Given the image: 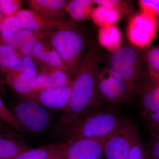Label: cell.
<instances>
[{
	"instance_id": "e0dca14e",
	"label": "cell",
	"mask_w": 159,
	"mask_h": 159,
	"mask_svg": "<svg viewBox=\"0 0 159 159\" xmlns=\"http://www.w3.org/2000/svg\"><path fill=\"white\" fill-rule=\"evenodd\" d=\"M41 88L58 87L70 84L72 79L68 73L63 70L39 71L36 76Z\"/></svg>"
},
{
	"instance_id": "d4e9b609",
	"label": "cell",
	"mask_w": 159,
	"mask_h": 159,
	"mask_svg": "<svg viewBox=\"0 0 159 159\" xmlns=\"http://www.w3.org/2000/svg\"><path fill=\"white\" fill-rule=\"evenodd\" d=\"M20 53L6 44L0 36V72L6 74L10 70L11 63L19 57Z\"/></svg>"
},
{
	"instance_id": "5b68a950",
	"label": "cell",
	"mask_w": 159,
	"mask_h": 159,
	"mask_svg": "<svg viewBox=\"0 0 159 159\" xmlns=\"http://www.w3.org/2000/svg\"><path fill=\"white\" fill-rule=\"evenodd\" d=\"M11 112L26 133L36 136L44 133L51 123V115L47 108L22 98Z\"/></svg>"
},
{
	"instance_id": "4316f807",
	"label": "cell",
	"mask_w": 159,
	"mask_h": 159,
	"mask_svg": "<svg viewBox=\"0 0 159 159\" xmlns=\"http://www.w3.org/2000/svg\"><path fill=\"white\" fill-rule=\"evenodd\" d=\"M146 61L149 74L155 80H159V48L154 47L148 51Z\"/></svg>"
},
{
	"instance_id": "9a60e30c",
	"label": "cell",
	"mask_w": 159,
	"mask_h": 159,
	"mask_svg": "<svg viewBox=\"0 0 159 159\" xmlns=\"http://www.w3.org/2000/svg\"><path fill=\"white\" fill-rule=\"evenodd\" d=\"M6 75V83L20 97L42 89L36 81V76L28 78L19 73L11 71H9Z\"/></svg>"
},
{
	"instance_id": "277c9868",
	"label": "cell",
	"mask_w": 159,
	"mask_h": 159,
	"mask_svg": "<svg viewBox=\"0 0 159 159\" xmlns=\"http://www.w3.org/2000/svg\"><path fill=\"white\" fill-rule=\"evenodd\" d=\"M141 56L130 46H121L112 52L109 72L128 84L134 94L141 93L142 73L140 72Z\"/></svg>"
},
{
	"instance_id": "44dd1931",
	"label": "cell",
	"mask_w": 159,
	"mask_h": 159,
	"mask_svg": "<svg viewBox=\"0 0 159 159\" xmlns=\"http://www.w3.org/2000/svg\"><path fill=\"white\" fill-rule=\"evenodd\" d=\"M93 5L91 0L68 1L66 6V12L74 21L86 20L91 17Z\"/></svg>"
},
{
	"instance_id": "484cf974",
	"label": "cell",
	"mask_w": 159,
	"mask_h": 159,
	"mask_svg": "<svg viewBox=\"0 0 159 159\" xmlns=\"http://www.w3.org/2000/svg\"><path fill=\"white\" fill-rule=\"evenodd\" d=\"M0 119L7 123L16 131L21 134H26L11 111L7 108L0 97Z\"/></svg>"
},
{
	"instance_id": "f546056e",
	"label": "cell",
	"mask_w": 159,
	"mask_h": 159,
	"mask_svg": "<svg viewBox=\"0 0 159 159\" xmlns=\"http://www.w3.org/2000/svg\"><path fill=\"white\" fill-rule=\"evenodd\" d=\"M128 159H147L146 148L144 146L140 135L135 141L131 149Z\"/></svg>"
},
{
	"instance_id": "30bf717a",
	"label": "cell",
	"mask_w": 159,
	"mask_h": 159,
	"mask_svg": "<svg viewBox=\"0 0 159 159\" xmlns=\"http://www.w3.org/2000/svg\"><path fill=\"white\" fill-rule=\"evenodd\" d=\"M158 20L150 15L141 12L131 20L127 29L129 39L136 47L148 45L158 30Z\"/></svg>"
},
{
	"instance_id": "7402d4cb",
	"label": "cell",
	"mask_w": 159,
	"mask_h": 159,
	"mask_svg": "<svg viewBox=\"0 0 159 159\" xmlns=\"http://www.w3.org/2000/svg\"><path fill=\"white\" fill-rule=\"evenodd\" d=\"M91 18L97 25L101 27L116 25L121 18L120 11L116 9L97 6L93 9Z\"/></svg>"
},
{
	"instance_id": "603a6c76",
	"label": "cell",
	"mask_w": 159,
	"mask_h": 159,
	"mask_svg": "<svg viewBox=\"0 0 159 159\" xmlns=\"http://www.w3.org/2000/svg\"><path fill=\"white\" fill-rule=\"evenodd\" d=\"M59 144L31 148L11 159H58Z\"/></svg>"
},
{
	"instance_id": "2e32d148",
	"label": "cell",
	"mask_w": 159,
	"mask_h": 159,
	"mask_svg": "<svg viewBox=\"0 0 159 159\" xmlns=\"http://www.w3.org/2000/svg\"><path fill=\"white\" fill-rule=\"evenodd\" d=\"M20 30L15 16L5 17L0 22V36L2 40L19 52Z\"/></svg>"
},
{
	"instance_id": "5bb4252c",
	"label": "cell",
	"mask_w": 159,
	"mask_h": 159,
	"mask_svg": "<svg viewBox=\"0 0 159 159\" xmlns=\"http://www.w3.org/2000/svg\"><path fill=\"white\" fill-rule=\"evenodd\" d=\"M12 131L0 132V159H11L31 149Z\"/></svg>"
},
{
	"instance_id": "8992f818",
	"label": "cell",
	"mask_w": 159,
	"mask_h": 159,
	"mask_svg": "<svg viewBox=\"0 0 159 159\" xmlns=\"http://www.w3.org/2000/svg\"><path fill=\"white\" fill-rule=\"evenodd\" d=\"M139 135L137 126L125 119L107 140L103 159H128L132 147Z\"/></svg>"
},
{
	"instance_id": "ac0fdd59",
	"label": "cell",
	"mask_w": 159,
	"mask_h": 159,
	"mask_svg": "<svg viewBox=\"0 0 159 159\" xmlns=\"http://www.w3.org/2000/svg\"><path fill=\"white\" fill-rule=\"evenodd\" d=\"M141 93V105L145 116L159 110V80L152 79V82L145 85Z\"/></svg>"
},
{
	"instance_id": "8fae6325",
	"label": "cell",
	"mask_w": 159,
	"mask_h": 159,
	"mask_svg": "<svg viewBox=\"0 0 159 159\" xmlns=\"http://www.w3.org/2000/svg\"><path fill=\"white\" fill-rule=\"evenodd\" d=\"M20 30L53 32L74 23L70 20H49L43 18L30 9H21L15 16Z\"/></svg>"
},
{
	"instance_id": "1f68e13d",
	"label": "cell",
	"mask_w": 159,
	"mask_h": 159,
	"mask_svg": "<svg viewBox=\"0 0 159 159\" xmlns=\"http://www.w3.org/2000/svg\"><path fill=\"white\" fill-rule=\"evenodd\" d=\"M147 159H159V135L155 134L150 146L146 148Z\"/></svg>"
},
{
	"instance_id": "d6a6232c",
	"label": "cell",
	"mask_w": 159,
	"mask_h": 159,
	"mask_svg": "<svg viewBox=\"0 0 159 159\" xmlns=\"http://www.w3.org/2000/svg\"><path fill=\"white\" fill-rule=\"evenodd\" d=\"M94 4L97 6H104L119 10L121 2L118 0H94Z\"/></svg>"
},
{
	"instance_id": "83f0119b",
	"label": "cell",
	"mask_w": 159,
	"mask_h": 159,
	"mask_svg": "<svg viewBox=\"0 0 159 159\" xmlns=\"http://www.w3.org/2000/svg\"><path fill=\"white\" fill-rule=\"evenodd\" d=\"M22 3L20 0H0V10L5 17L14 16L21 9Z\"/></svg>"
},
{
	"instance_id": "ffe728a7",
	"label": "cell",
	"mask_w": 159,
	"mask_h": 159,
	"mask_svg": "<svg viewBox=\"0 0 159 159\" xmlns=\"http://www.w3.org/2000/svg\"><path fill=\"white\" fill-rule=\"evenodd\" d=\"M98 35L99 43L107 51L113 52L122 46V34L116 25L101 27Z\"/></svg>"
},
{
	"instance_id": "d6986e66",
	"label": "cell",
	"mask_w": 159,
	"mask_h": 159,
	"mask_svg": "<svg viewBox=\"0 0 159 159\" xmlns=\"http://www.w3.org/2000/svg\"><path fill=\"white\" fill-rule=\"evenodd\" d=\"M51 32L20 30V53L31 57L34 47L40 42L50 39Z\"/></svg>"
},
{
	"instance_id": "e575fe53",
	"label": "cell",
	"mask_w": 159,
	"mask_h": 159,
	"mask_svg": "<svg viewBox=\"0 0 159 159\" xmlns=\"http://www.w3.org/2000/svg\"></svg>"
},
{
	"instance_id": "6da1fadb",
	"label": "cell",
	"mask_w": 159,
	"mask_h": 159,
	"mask_svg": "<svg viewBox=\"0 0 159 159\" xmlns=\"http://www.w3.org/2000/svg\"><path fill=\"white\" fill-rule=\"evenodd\" d=\"M99 58L96 47H91L86 52L72 80L70 102L54 126L55 135L60 134L89 110L98 105Z\"/></svg>"
},
{
	"instance_id": "4fadbf2b",
	"label": "cell",
	"mask_w": 159,
	"mask_h": 159,
	"mask_svg": "<svg viewBox=\"0 0 159 159\" xmlns=\"http://www.w3.org/2000/svg\"><path fill=\"white\" fill-rule=\"evenodd\" d=\"M30 10L44 19L53 21L68 20L66 0H28L26 1Z\"/></svg>"
},
{
	"instance_id": "836d02e7",
	"label": "cell",
	"mask_w": 159,
	"mask_h": 159,
	"mask_svg": "<svg viewBox=\"0 0 159 159\" xmlns=\"http://www.w3.org/2000/svg\"><path fill=\"white\" fill-rule=\"evenodd\" d=\"M5 18V16H4V15L3 14L1 10H0V22H1L2 20L4 19Z\"/></svg>"
},
{
	"instance_id": "3957f363",
	"label": "cell",
	"mask_w": 159,
	"mask_h": 159,
	"mask_svg": "<svg viewBox=\"0 0 159 159\" xmlns=\"http://www.w3.org/2000/svg\"><path fill=\"white\" fill-rule=\"evenodd\" d=\"M49 40L73 80L82 61L85 50L84 34L73 23L51 32Z\"/></svg>"
},
{
	"instance_id": "ba28073f",
	"label": "cell",
	"mask_w": 159,
	"mask_h": 159,
	"mask_svg": "<svg viewBox=\"0 0 159 159\" xmlns=\"http://www.w3.org/2000/svg\"><path fill=\"white\" fill-rule=\"evenodd\" d=\"M98 97L112 105L127 104L134 95L131 89L125 81L118 78L108 70L99 74L97 84Z\"/></svg>"
},
{
	"instance_id": "f1b7e54d",
	"label": "cell",
	"mask_w": 159,
	"mask_h": 159,
	"mask_svg": "<svg viewBox=\"0 0 159 159\" xmlns=\"http://www.w3.org/2000/svg\"><path fill=\"white\" fill-rule=\"evenodd\" d=\"M139 4L141 12L159 18V0H141Z\"/></svg>"
},
{
	"instance_id": "cb8c5ba5",
	"label": "cell",
	"mask_w": 159,
	"mask_h": 159,
	"mask_svg": "<svg viewBox=\"0 0 159 159\" xmlns=\"http://www.w3.org/2000/svg\"><path fill=\"white\" fill-rule=\"evenodd\" d=\"M9 71L19 73L28 78L35 77L39 72L32 58L22 54L12 61Z\"/></svg>"
},
{
	"instance_id": "7c38bea8",
	"label": "cell",
	"mask_w": 159,
	"mask_h": 159,
	"mask_svg": "<svg viewBox=\"0 0 159 159\" xmlns=\"http://www.w3.org/2000/svg\"><path fill=\"white\" fill-rule=\"evenodd\" d=\"M31 58L39 71L63 70L68 73L50 40L38 43L32 51Z\"/></svg>"
},
{
	"instance_id": "7a4b0ae2",
	"label": "cell",
	"mask_w": 159,
	"mask_h": 159,
	"mask_svg": "<svg viewBox=\"0 0 159 159\" xmlns=\"http://www.w3.org/2000/svg\"><path fill=\"white\" fill-rule=\"evenodd\" d=\"M113 110L92 107L60 134L62 142L80 139L108 138L125 121Z\"/></svg>"
},
{
	"instance_id": "9c48e42d",
	"label": "cell",
	"mask_w": 159,
	"mask_h": 159,
	"mask_svg": "<svg viewBox=\"0 0 159 159\" xmlns=\"http://www.w3.org/2000/svg\"><path fill=\"white\" fill-rule=\"evenodd\" d=\"M72 86V80L67 85L40 89L20 97L36 102L46 108L64 111L70 100Z\"/></svg>"
},
{
	"instance_id": "52a82bcc",
	"label": "cell",
	"mask_w": 159,
	"mask_h": 159,
	"mask_svg": "<svg viewBox=\"0 0 159 159\" xmlns=\"http://www.w3.org/2000/svg\"><path fill=\"white\" fill-rule=\"evenodd\" d=\"M108 138L80 139L59 143L58 159H103Z\"/></svg>"
},
{
	"instance_id": "4dcf8cb0",
	"label": "cell",
	"mask_w": 159,
	"mask_h": 159,
	"mask_svg": "<svg viewBox=\"0 0 159 159\" xmlns=\"http://www.w3.org/2000/svg\"><path fill=\"white\" fill-rule=\"evenodd\" d=\"M147 125L154 133H159V110L145 115Z\"/></svg>"
}]
</instances>
